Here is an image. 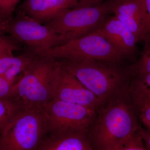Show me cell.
I'll use <instances>...</instances> for the list:
<instances>
[{"mask_svg": "<svg viewBox=\"0 0 150 150\" xmlns=\"http://www.w3.org/2000/svg\"><path fill=\"white\" fill-rule=\"evenodd\" d=\"M88 133L94 150H110L129 139L141 128L129 89L103 105Z\"/></svg>", "mask_w": 150, "mask_h": 150, "instance_id": "cell-1", "label": "cell"}, {"mask_svg": "<svg viewBox=\"0 0 150 150\" xmlns=\"http://www.w3.org/2000/svg\"><path fill=\"white\" fill-rule=\"evenodd\" d=\"M58 60L99 99L103 105L129 88L132 75L129 66L125 62Z\"/></svg>", "mask_w": 150, "mask_h": 150, "instance_id": "cell-2", "label": "cell"}, {"mask_svg": "<svg viewBox=\"0 0 150 150\" xmlns=\"http://www.w3.org/2000/svg\"><path fill=\"white\" fill-rule=\"evenodd\" d=\"M56 59L38 56L14 84L7 99L23 108H42L51 100Z\"/></svg>", "mask_w": 150, "mask_h": 150, "instance_id": "cell-3", "label": "cell"}, {"mask_svg": "<svg viewBox=\"0 0 150 150\" xmlns=\"http://www.w3.org/2000/svg\"><path fill=\"white\" fill-rule=\"evenodd\" d=\"M48 134L42 109L22 108L1 132L0 150H36Z\"/></svg>", "mask_w": 150, "mask_h": 150, "instance_id": "cell-4", "label": "cell"}, {"mask_svg": "<svg viewBox=\"0 0 150 150\" xmlns=\"http://www.w3.org/2000/svg\"><path fill=\"white\" fill-rule=\"evenodd\" d=\"M115 1L105 0L98 4L67 9L44 25L53 32L64 35L69 41L76 39L97 29L112 13Z\"/></svg>", "mask_w": 150, "mask_h": 150, "instance_id": "cell-5", "label": "cell"}, {"mask_svg": "<svg viewBox=\"0 0 150 150\" xmlns=\"http://www.w3.org/2000/svg\"><path fill=\"white\" fill-rule=\"evenodd\" d=\"M34 53L38 56L74 62L93 60L123 63L126 60L96 30L48 51Z\"/></svg>", "mask_w": 150, "mask_h": 150, "instance_id": "cell-6", "label": "cell"}, {"mask_svg": "<svg viewBox=\"0 0 150 150\" xmlns=\"http://www.w3.org/2000/svg\"><path fill=\"white\" fill-rule=\"evenodd\" d=\"M49 133L88 131L97 117L96 110L80 105L52 99L42 108Z\"/></svg>", "mask_w": 150, "mask_h": 150, "instance_id": "cell-7", "label": "cell"}, {"mask_svg": "<svg viewBox=\"0 0 150 150\" xmlns=\"http://www.w3.org/2000/svg\"><path fill=\"white\" fill-rule=\"evenodd\" d=\"M6 33L18 42H22L34 53L50 50L69 41L64 35L56 33L46 25L19 12L8 26Z\"/></svg>", "mask_w": 150, "mask_h": 150, "instance_id": "cell-8", "label": "cell"}, {"mask_svg": "<svg viewBox=\"0 0 150 150\" xmlns=\"http://www.w3.org/2000/svg\"><path fill=\"white\" fill-rule=\"evenodd\" d=\"M80 105L97 111L103 106L99 99L56 59L51 100Z\"/></svg>", "mask_w": 150, "mask_h": 150, "instance_id": "cell-9", "label": "cell"}, {"mask_svg": "<svg viewBox=\"0 0 150 150\" xmlns=\"http://www.w3.org/2000/svg\"><path fill=\"white\" fill-rule=\"evenodd\" d=\"M104 37L127 61L137 60L138 41L133 32L114 16L107 17L96 30Z\"/></svg>", "mask_w": 150, "mask_h": 150, "instance_id": "cell-10", "label": "cell"}, {"mask_svg": "<svg viewBox=\"0 0 150 150\" xmlns=\"http://www.w3.org/2000/svg\"><path fill=\"white\" fill-rule=\"evenodd\" d=\"M71 8L70 4L64 0H25L19 12L42 23L55 18Z\"/></svg>", "mask_w": 150, "mask_h": 150, "instance_id": "cell-11", "label": "cell"}, {"mask_svg": "<svg viewBox=\"0 0 150 150\" xmlns=\"http://www.w3.org/2000/svg\"><path fill=\"white\" fill-rule=\"evenodd\" d=\"M36 150H94L87 133H49Z\"/></svg>", "mask_w": 150, "mask_h": 150, "instance_id": "cell-12", "label": "cell"}, {"mask_svg": "<svg viewBox=\"0 0 150 150\" xmlns=\"http://www.w3.org/2000/svg\"><path fill=\"white\" fill-rule=\"evenodd\" d=\"M112 13L133 32L138 42L144 40L146 33L136 0H115Z\"/></svg>", "mask_w": 150, "mask_h": 150, "instance_id": "cell-13", "label": "cell"}, {"mask_svg": "<svg viewBox=\"0 0 150 150\" xmlns=\"http://www.w3.org/2000/svg\"><path fill=\"white\" fill-rule=\"evenodd\" d=\"M38 57L30 51L20 56L2 58L0 59V76L17 82L21 77L18 75L23 74Z\"/></svg>", "mask_w": 150, "mask_h": 150, "instance_id": "cell-14", "label": "cell"}, {"mask_svg": "<svg viewBox=\"0 0 150 150\" xmlns=\"http://www.w3.org/2000/svg\"><path fill=\"white\" fill-rule=\"evenodd\" d=\"M129 92L138 121L144 126V129L150 131V100L129 88Z\"/></svg>", "mask_w": 150, "mask_h": 150, "instance_id": "cell-15", "label": "cell"}, {"mask_svg": "<svg viewBox=\"0 0 150 150\" xmlns=\"http://www.w3.org/2000/svg\"><path fill=\"white\" fill-rule=\"evenodd\" d=\"M144 41V46L139 58L129 65L133 77L150 73V36Z\"/></svg>", "mask_w": 150, "mask_h": 150, "instance_id": "cell-16", "label": "cell"}, {"mask_svg": "<svg viewBox=\"0 0 150 150\" xmlns=\"http://www.w3.org/2000/svg\"><path fill=\"white\" fill-rule=\"evenodd\" d=\"M23 107L18 102L7 99H0V134L6 125Z\"/></svg>", "mask_w": 150, "mask_h": 150, "instance_id": "cell-17", "label": "cell"}, {"mask_svg": "<svg viewBox=\"0 0 150 150\" xmlns=\"http://www.w3.org/2000/svg\"><path fill=\"white\" fill-rule=\"evenodd\" d=\"M129 88L141 94L150 100V73L133 76Z\"/></svg>", "mask_w": 150, "mask_h": 150, "instance_id": "cell-18", "label": "cell"}, {"mask_svg": "<svg viewBox=\"0 0 150 150\" xmlns=\"http://www.w3.org/2000/svg\"><path fill=\"white\" fill-rule=\"evenodd\" d=\"M110 150H148L145 146L139 131L129 139Z\"/></svg>", "mask_w": 150, "mask_h": 150, "instance_id": "cell-19", "label": "cell"}, {"mask_svg": "<svg viewBox=\"0 0 150 150\" xmlns=\"http://www.w3.org/2000/svg\"><path fill=\"white\" fill-rule=\"evenodd\" d=\"M17 43L11 36L6 37L0 35V59L13 56L14 51L18 49Z\"/></svg>", "mask_w": 150, "mask_h": 150, "instance_id": "cell-20", "label": "cell"}, {"mask_svg": "<svg viewBox=\"0 0 150 150\" xmlns=\"http://www.w3.org/2000/svg\"><path fill=\"white\" fill-rule=\"evenodd\" d=\"M136 1L139 8L141 18L145 28L146 38L150 36V0Z\"/></svg>", "mask_w": 150, "mask_h": 150, "instance_id": "cell-21", "label": "cell"}, {"mask_svg": "<svg viewBox=\"0 0 150 150\" xmlns=\"http://www.w3.org/2000/svg\"><path fill=\"white\" fill-rule=\"evenodd\" d=\"M21 0H0V13L12 18V13Z\"/></svg>", "mask_w": 150, "mask_h": 150, "instance_id": "cell-22", "label": "cell"}, {"mask_svg": "<svg viewBox=\"0 0 150 150\" xmlns=\"http://www.w3.org/2000/svg\"><path fill=\"white\" fill-rule=\"evenodd\" d=\"M16 82L0 76V99L8 98L12 88Z\"/></svg>", "mask_w": 150, "mask_h": 150, "instance_id": "cell-23", "label": "cell"}, {"mask_svg": "<svg viewBox=\"0 0 150 150\" xmlns=\"http://www.w3.org/2000/svg\"><path fill=\"white\" fill-rule=\"evenodd\" d=\"M139 133L143 139L146 147L148 150H150V131H147L142 127L139 130Z\"/></svg>", "mask_w": 150, "mask_h": 150, "instance_id": "cell-24", "label": "cell"}, {"mask_svg": "<svg viewBox=\"0 0 150 150\" xmlns=\"http://www.w3.org/2000/svg\"><path fill=\"white\" fill-rule=\"evenodd\" d=\"M83 6L94 5L104 2L105 0H77Z\"/></svg>", "mask_w": 150, "mask_h": 150, "instance_id": "cell-25", "label": "cell"}, {"mask_svg": "<svg viewBox=\"0 0 150 150\" xmlns=\"http://www.w3.org/2000/svg\"><path fill=\"white\" fill-rule=\"evenodd\" d=\"M13 18H9L0 13V24L8 25Z\"/></svg>", "mask_w": 150, "mask_h": 150, "instance_id": "cell-26", "label": "cell"}, {"mask_svg": "<svg viewBox=\"0 0 150 150\" xmlns=\"http://www.w3.org/2000/svg\"><path fill=\"white\" fill-rule=\"evenodd\" d=\"M8 26V25L0 24V35H3L6 33Z\"/></svg>", "mask_w": 150, "mask_h": 150, "instance_id": "cell-27", "label": "cell"}]
</instances>
